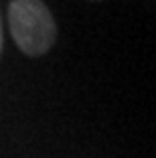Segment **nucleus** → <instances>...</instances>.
<instances>
[{
  "label": "nucleus",
  "instance_id": "obj_2",
  "mask_svg": "<svg viewBox=\"0 0 156 158\" xmlns=\"http://www.w3.org/2000/svg\"><path fill=\"white\" fill-rule=\"evenodd\" d=\"M0 49H2V27H0Z\"/></svg>",
  "mask_w": 156,
  "mask_h": 158
},
{
  "label": "nucleus",
  "instance_id": "obj_1",
  "mask_svg": "<svg viewBox=\"0 0 156 158\" xmlns=\"http://www.w3.org/2000/svg\"><path fill=\"white\" fill-rule=\"evenodd\" d=\"M8 24L14 43L27 55H43L55 43V20L43 0H12Z\"/></svg>",
  "mask_w": 156,
  "mask_h": 158
}]
</instances>
